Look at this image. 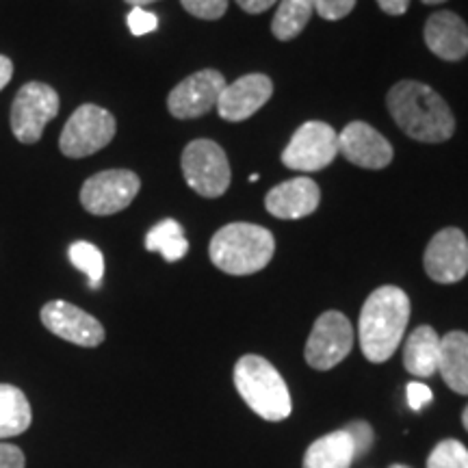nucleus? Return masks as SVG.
Segmentation results:
<instances>
[{"label": "nucleus", "mask_w": 468, "mask_h": 468, "mask_svg": "<svg viewBox=\"0 0 468 468\" xmlns=\"http://www.w3.org/2000/svg\"><path fill=\"white\" fill-rule=\"evenodd\" d=\"M395 124L423 144H442L453 137L455 117L442 96L419 80H401L386 96Z\"/></svg>", "instance_id": "obj_1"}, {"label": "nucleus", "mask_w": 468, "mask_h": 468, "mask_svg": "<svg viewBox=\"0 0 468 468\" xmlns=\"http://www.w3.org/2000/svg\"><path fill=\"white\" fill-rule=\"evenodd\" d=\"M410 321V300L399 286H379L368 295L360 313L358 335L368 362H386L403 341Z\"/></svg>", "instance_id": "obj_2"}, {"label": "nucleus", "mask_w": 468, "mask_h": 468, "mask_svg": "<svg viewBox=\"0 0 468 468\" xmlns=\"http://www.w3.org/2000/svg\"><path fill=\"white\" fill-rule=\"evenodd\" d=\"M276 251L273 234L256 224H228L210 239L208 256L213 265L230 276H251L269 265Z\"/></svg>", "instance_id": "obj_3"}, {"label": "nucleus", "mask_w": 468, "mask_h": 468, "mask_svg": "<svg viewBox=\"0 0 468 468\" xmlns=\"http://www.w3.org/2000/svg\"><path fill=\"white\" fill-rule=\"evenodd\" d=\"M234 386L243 401L265 420H284L292 403L282 376L261 356H243L234 367Z\"/></svg>", "instance_id": "obj_4"}, {"label": "nucleus", "mask_w": 468, "mask_h": 468, "mask_svg": "<svg viewBox=\"0 0 468 468\" xmlns=\"http://www.w3.org/2000/svg\"><path fill=\"white\" fill-rule=\"evenodd\" d=\"M117 131L115 117L98 104H83L63 126L58 148L69 159H85L113 142Z\"/></svg>", "instance_id": "obj_5"}, {"label": "nucleus", "mask_w": 468, "mask_h": 468, "mask_svg": "<svg viewBox=\"0 0 468 468\" xmlns=\"http://www.w3.org/2000/svg\"><path fill=\"white\" fill-rule=\"evenodd\" d=\"M186 185L202 197H219L230 186L232 172L226 152L210 139H196L183 152Z\"/></svg>", "instance_id": "obj_6"}, {"label": "nucleus", "mask_w": 468, "mask_h": 468, "mask_svg": "<svg viewBox=\"0 0 468 468\" xmlns=\"http://www.w3.org/2000/svg\"><path fill=\"white\" fill-rule=\"evenodd\" d=\"M58 113V96L46 83H27L11 104V131L20 144H37L50 120Z\"/></svg>", "instance_id": "obj_7"}, {"label": "nucleus", "mask_w": 468, "mask_h": 468, "mask_svg": "<svg viewBox=\"0 0 468 468\" xmlns=\"http://www.w3.org/2000/svg\"><path fill=\"white\" fill-rule=\"evenodd\" d=\"M354 347V327L338 310H327L314 321L306 343V362L317 371H327L347 358Z\"/></svg>", "instance_id": "obj_8"}, {"label": "nucleus", "mask_w": 468, "mask_h": 468, "mask_svg": "<svg viewBox=\"0 0 468 468\" xmlns=\"http://www.w3.org/2000/svg\"><path fill=\"white\" fill-rule=\"evenodd\" d=\"M139 189L142 180L131 169H109L85 180L80 189V204L87 213L104 218L131 207Z\"/></svg>", "instance_id": "obj_9"}, {"label": "nucleus", "mask_w": 468, "mask_h": 468, "mask_svg": "<svg viewBox=\"0 0 468 468\" xmlns=\"http://www.w3.org/2000/svg\"><path fill=\"white\" fill-rule=\"evenodd\" d=\"M338 154V133L325 122H306L297 128L282 152V163L297 172H319Z\"/></svg>", "instance_id": "obj_10"}, {"label": "nucleus", "mask_w": 468, "mask_h": 468, "mask_svg": "<svg viewBox=\"0 0 468 468\" xmlns=\"http://www.w3.org/2000/svg\"><path fill=\"white\" fill-rule=\"evenodd\" d=\"M226 85L224 74L218 69H200V72L186 76L169 93V113L178 120H193V117L207 115L210 109L218 107Z\"/></svg>", "instance_id": "obj_11"}, {"label": "nucleus", "mask_w": 468, "mask_h": 468, "mask_svg": "<svg viewBox=\"0 0 468 468\" xmlns=\"http://www.w3.org/2000/svg\"><path fill=\"white\" fill-rule=\"evenodd\" d=\"M425 271L434 282L453 284L468 273V239L458 228H444L425 250Z\"/></svg>", "instance_id": "obj_12"}, {"label": "nucleus", "mask_w": 468, "mask_h": 468, "mask_svg": "<svg viewBox=\"0 0 468 468\" xmlns=\"http://www.w3.org/2000/svg\"><path fill=\"white\" fill-rule=\"evenodd\" d=\"M42 324L52 335L79 347H98L104 341V327L90 313L68 302H48L42 308Z\"/></svg>", "instance_id": "obj_13"}, {"label": "nucleus", "mask_w": 468, "mask_h": 468, "mask_svg": "<svg viewBox=\"0 0 468 468\" xmlns=\"http://www.w3.org/2000/svg\"><path fill=\"white\" fill-rule=\"evenodd\" d=\"M338 152L365 169H382L393 161V145L367 122H351L338 133Z\"/></svg>", "instance_id": "obj_14"}, {"label": "nucleus", "mask_w": 468, "mask_h": 468, "mask_svg": "<svg viewBox=\"0 0 468 468\" xmlns=\"http://www.w3.org/2000/svg\"><path fill=\"white\" fill-rule=\"evenodd\" d=\"M271 93L273 83L269 76L248 74L224 87L215 109L228 122H243L254 115L261 107H265Z\"/></svg>", "instance_id": "obj_15"}, {"label": "nucleus", "mask_w": 468, "mask_h": 468, "mask_svg": "<svg viewBox=\"0 0 468 468\" xmlns=\"http://www.w3.org/2000/svg\"><path fill=\"white\" fill-rule=\"evenodd\" d=\"M319 200L321 191L314 180L292 178L267 193L265 207L278 219H302L317 210Z\"/></svg>", "instance_id": "obj_16"}, {"label": "nucleus", "mask_w": 468, "mask_h": 468, "mask_svg": "<svg viewBox=\"0 0 468 468\" xmlns=\"http://www.w3.org/2000/svg\"><path fill=\"white\" fill-rule=\"evenodd\" d=\"M425 44L444 61H460L468 55V27L453 11H438L425 25Z\"/></svg>", "instance_id": "obj_17"}, {"label": "nucleus", "mask_w": 468, "mask_h": 468, "mask_svg": "<svg viewBox=\"0 0 468 468\" xmlns=\"http://www.w3.org/2000/svg\"><path fill=\"white\" fill-rule=\"evenodd\" d=\"M438 371L444 384L458 395H468V335L466 332H449L441 338V358Z\"/></svg>", "instance_id": "obj_18"}, {"label": "nucleus", "mask_w": 468, "mask_h": 468, "mask_svg": "<svg viewBox=\"0 0 468 468\" xmlns=\"http://www.w3.org/2000/svg\"><path fill=\"white\" fill-rule=\"evenodd\" d=\"M438 358H441V336L430 325L417 327L403 347V365L408 373L417 378H431L438 371Z\"/></svg>", "instance_id": "obj_19"}, {"label": "nucleus", "mask_w": 468, "mask_h": 468, "mask_svg": "<svg viewBox=\"0 0 468 468\" xmlns=\"http://www.w3.org/2000/svg\"><path fill=\"white\" fill-rule=\"evenodd\" d=\"M354 460L356 449L347 430H336L310 444L302 468H349Z\"/></svg>", "instance_id": "obj_20"}, {"label": "nucleus", "mask_w": 468, "mask_h": 468, "mask_svg": "<svg viewBox=\"0 0 468 468\" xmlns=\"http://www.w3.org/2000/svg\"><path fill=\"white\" fill-rule=\"evenodd\" d=\"M31 403L17 386L0 384V441L25 434L31 425Z\"/></svg>", "instance_id": "obj_21"}, {"label": "nucleus", "mask_w": 468, "mask_h": 468, "mask_svg": "<svg viewBox=\"0 0 468 468\" xmlns=\"http://www.w3.org/2000/svg\"><path fill=\"white\" fill-rule=\"evenodd\" d=\"M145 250L159 251L167 262L183 261L189 251V241L185 237V228L176 219H163L145 234Z\"/></svg>", "instance_id": "obj_22"}, {"label": "nucleus", "mask_w": 468, "mask_h": 468, "mask_svg": "<svg viewBox=\"0 0 468 468\" xmlns=\"http://www.w3.org/2000/svg\"><path fill=\"white\" fill-rule=\"evenodd\" d=\"M314 11L313 0H280V7L273 16L271 31L280 42L295 39L306 28Z\"/></svg>", "instance_id": "obj_23"}, {"label": "nucleus", "mask_w": 468, "mask_h": 468, "mask_svg": "<svg viewBox=\"0 0 468 468\" xmlns=\"http://www.w3.org/2000/svg\"><path fill=\"white\" fill-rule=\"evenodd\" d=\"M69 262L83 271L90 282V289H101L104 278V256L96 245L90 241H76L69 245Z\"/></svg>", "instance_id": "obj_24"}, {"label": "nucleus", "mask_w": 468, "mask_h": 468, "mask_svg": "<svg viewBox=\"0 0 468 468\" xmlns=\"http://www.w3.org/2000/svg\"><path fill=\"white\" fill-rule=\"evenodd\" d=\"M427 468H468V449L453 438L438 442L427 458Z\"/></svg>", "instance_id": "obj_25"}, {"label": "nucleus", "mask_w": 468, "mask_h": 468, "mask_svg": "<svg viewBox=\"0 0 468 468\" xmlns=\"http://www.w3.org/2000/svg\"><path fill=\"white\" fill-rule=\"evenodd\" d=\"M180 3L200 20H219L228 9V0H180Z\"/></svg>", "instance_id": "obj_26"}, {"label": "nucleus", "mask_w": 468, "mask_h": 468, "mask_svg": "<svg viewBox=\"0 0 468 468\" xmlns=\"http://www.w3.org/2000/svg\"><path fill=\"white\" fill-rule=\"evenodd\" d=\"M314 11L324 17V20H341L349 16L351 9L356 7V0H313Z\"/></svg>", "instance_id": "obj_27"}, {"label": "nucleus", "mask_w": 468, "mask_h": 468, "mask_svg": "<svg viewBox=\"0 0 468 468\" xmlns=\"http://www.w3.org/2000/svg\"><path fill=\"white\" fill-rule=\"evenodd\" d=\"M345 430H347V434L351 436V442H354L356 458H360V455H365L368 449H371L373 444L371 425L365 423V420H354V423H349Z\"/></svg>", "instance_id": "obj_28"}, {"label": "nucleus", "mask_w": 468, "mask_h": 468, "mask_svg": "<svg viewBox=\"0 0 468 468\" xmlns=\"http://www.w3.org/2000/svg\"><path fill=\"white\" fill-rule=\"evenodd\" d=\"M159 27V17L144 7H133L131 14H128V28H131L133 35H148Z\"/></svg>", "instance_id": "obj_29"}, {"label": "nucleus", "mask_w": 468, "mask_h": 468, "mask_svg": "<svg viewBox=\"0 0 468 468\" xmlns=\"http://www.w3.org/2000/svg\"><path fill=\"white\" fill-rule=\"evenodd\" d=\"M406 393H408V406L412 408V410H417V412H419V410H423L427 403H431V399H434V395H431L430 386H425V384H420V382L408 384Z\"/></svg>", "instance_id": "obj_30"}, {"label": "nucleus", "mask_w": 468, "mask_h": 468, "mask_svg": "<svg viewBox=\"0 0 468 468\" xmlns=\"http://www.w3.org/2000/svg\"><path fill=\"white\" fill-rule=\"evenodd\" d=\"M0 468H25V453L14 444L0 442Z\"/></svg>", "instance_id": "obj_31"}, {"label": "nucleus", "mask_w": 468, "mask_h": 468, "mask_svg": "<svg viewBox=\"0 0 468 468\" xmlns=\"http://www.w3.org/2000/svg\"><path fill=\"white\" fill-rule=\"evenodd\" d=\"M278 0H237V5L248 14H262V11L271 9Z\"/></svg>", "instance_id": "obj_32"}, {"label": "nucleus", "mask_w": 468, "mask_h": 468, "mask_svg": "<svg viewBox=\"0 0 468 468\" xmlns=\"http://www.w3.org/2000/svg\"><path fill=\"white\" fill-rule=\"evenodd\" d=\"M378 5L388 16H403L410 7V0H378Z\"/></svg>", "instance_id": "obj_33"}, {"label": "nucleus", "mask_w": 468, "mask_h": 468, "mask_svg": "<svg viewBox=\"0 0 468 468\" xmlns=\"http://www.w3.org/2000/svg\"><path fill=\"white\" fill-rule=\"evenodd\" d=\"M11 76H14V63H11L9 57L0 55V91L9 85Z\"/></svg>", "instance_id": "obj_34"}, {"label": "nucleus", "mask_w": 468, "mask_h": 468, "mask_svg": "<svg viewBox=\"0 0 468 468\" xmlns=\"http://www.w3.org/2000/svg\"><path fill=\"white\" fill-rule=\"evenodd\" d=\"M126 3L133 5V7H145V5L156 3V0H126Z\"/></svg>", "instance_id": "obj_35"}, {"label": "nucleus", "mask_w": 468, "mask_h": 468, "mask_svg": "<svg viewBox=\"0 0 468 468\" xmlns=\"http://www.w3.org/2000/svg\"><path fill=\"white\" fill-rule=\"evenodd\" d=\"M462 423H464V427H466V431H468V406L464 408V412H462Z\"/></svg>", "instance_id": "obj_36"}, {"label": "nucleus", "mask_w": 468, "mask_h": 468, "mask_svg": "<svg viewBox=\"0 0 468 468\" xmlns=\"http://www.w3.org/2000/svg\"><path fill=\"white\" fill-rule=\"evenodd\" d=\"M420 3H425V5H441V3H447V0H420Z\"/></svg>", "instance_id": "obj_37"}, {"label": "nucleus", "mask_w": 468, "mask_h": 468, "mask_svg": "<svg viewBox=\"0 0 468 468\" xmlns=\"http://www.w3.org/2000/svg\"><path fill=\"white\" fill-rule=\"evenodd\" d=\"M390 468H410V466H403V464H395V466H390Z\"/></svg>", "instance_id": "obj_38"}]
</instances>
